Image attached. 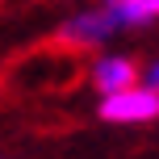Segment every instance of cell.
Returning <instances> with one entry per match:
<instances>
[{
    "label": "cell",
    "instance_id": "obj_1",
    "mask_svg": "<svg viewBox=\"0 0 159 159\" xmlns=\"http://www.w3.org/2000/svg\"><path fill=\"white\" fill-rule=\"evenodd\" d=\"M117 34H126V30H121L117 17L96 0V4L75 8L71 17H63V21L55 25V34H50V42H55L59 50H75V55H101V50H109V42L117 38Z\"/></svg>",
    "mask_w": 159,
    "mask_h": 159
},
{
    "label": "cell",
    "instance_id": "obj_3",
    "mask_svg": "<svg viewBox=\"0 0 159 159\" xmlns=\"http://www.w3.org/2000/svg\"><path fill=\"white\" fill-rule=\"evenodd\" d=\"M88 84H92L96 96H109V92H121V88L143 84V67H138L134 55H121V50H101V55H92Z\"/></svg>",
    "mask_w": 159,
    "mask_h": 159
},
{
    "label": "cell",
    "instance_id": "obj_4",
    "mask_svg": "<svg viewBox=\"0 0 159 159\" xmlns=\"http://www.w3.org/2000/svg\"><path fill=\"white\" fill-rule=\"evenodd\" d=\"M113 17H117L121 30H147V25L159 21V0H101Z\"/></svg>",
    "mask_w": 159,
    "mask_h": 159
},
{
    "label": "cell",
    "instance_id": "obj_2",
    "mask_svg": "<svg viewBox=\"0 0 159 159\" xmlns=\"http://www.w3.org/2000/svg\"><path fill=\"white\" fill-rule=\"evenodd\" d=\"M96 117L109 126H151V121H159V88L143 80L134 88L109 92L96 101Z\"/></svg>",
    "mask_w": 159,
    "mask_h": 159
},
{
    "label": "cell",
    "instance_id": "obj_5",
    "mask_svg": "<svg viewBox=\"0 0 159 159\" xmlns=\"http://www.w3.org/2000/svg\"><path fill=\"white\" fill-rule=\"evenodd\" d=\"M143 80H147L151 88H159V55L151 59V63H143Z\"/></svg>",
    "mask_w": 159,
    "mask_h": 159
},
{
    "label": "cell",
    "instance_id": "obj_6",
    "mask_svg": "<svg viewBox=\"0 0 159 159\" xmlns=\"http://www.w3.org/2000/svg\"><path fill=\"white\" fill-rule=\"evenodd\" d=\"M0 159H4V155H0Z\"/></svg>",
    "mask_w": 159,
    "mask_h": 159
}]
</instances>
